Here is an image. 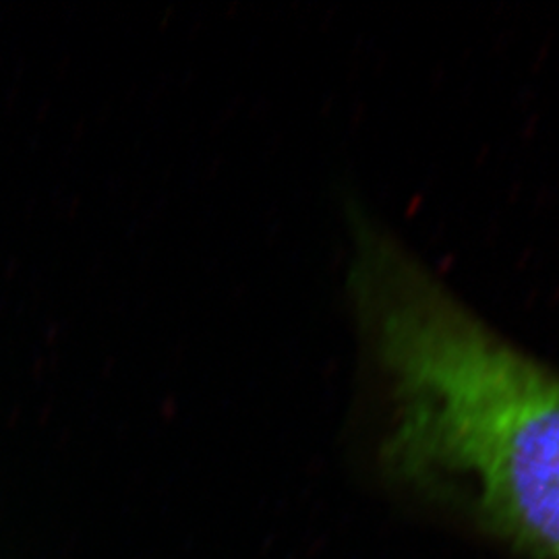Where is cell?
<instances>
[{"label": "cell", "instance_id": "obj_1", "mask_svg": "<svg viewBox=\"0 0 559 559\" xmlns=\"http://www.w3.org/2000/svg\"><path fill=\"white\" fill-rule=\"evenodd\" d=\"M350 288L385 388L390 477L526 558L559 559V369L503 338L371 222L355 228Z\"/></svg>", "mask_w": 559, "mask_h": 559}]
</instances>
